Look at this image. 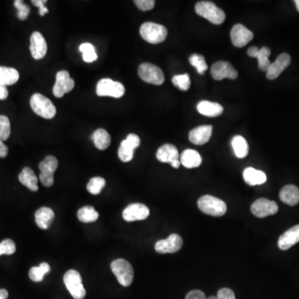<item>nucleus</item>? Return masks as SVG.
Instances as JSON below:
<instances>
[{"mask_svg":"<svg viewBox=\"0 0 299 299\" xmlns=\"http://www.w3.org/2000/svg\"><path fill=\"white\" fill-rule=\"evenodd\" d=\"M196 12L200 17L206 18L213 25H221L225 20L224 12L210 1H200L197 3L196 5Z\"/></svg>","mask_w":299,"mask_h":299,"instance_id":"obj_1","label":"nucleus"},{"mask_svg":"<svg viewBox=\"0 0 299 299\" xmlns=\"http://www.w3.org/2000/svg\"><path fill=\"white\" fill-rule=\"evenodd\" d=\"M140 33L149 44H157L164 42L167 37V29L156 23L145 22L140 28Z\"/></svg>","mask_w":299,"mask_h":299,"instance_id":"obj_2","label":"nucleus"},{"mask_svg":"<svg viewBox=\"0 0 299 299\" xmlns=\"http://www.w3.org/2000/svg\"><path fill=\"white\" fill-rule=\"evenodd\" d=\"M30 106L35 114L42 118H53L57 113V109L51 100L40 93H35L32 96Z\"/></svg>","mask_w":299,"mask_h":299,"instance_id":"obj_3","label":"nucleus"},{"mask_svg":"<svg viewBox=\"0 0 299 299\" xmlns=\"http://www.w3.org/2000/svg\"><path fill=\"white\" fill-rule=\"evenodd\" d=\"M199 209L209 216L220 217L225 215L227 205L224 201L212 196H203L198 200Z\"/></svg>","mask_w":299,"mask_h":299,"instance_id":"obj_4","label":"nucleus"},{"mask_svg":"<svg viewBox=\"0 0 299 299\" xmlns=\"http://www.w3.org/2000/svg\"><path fill=\"white\" fill-rule=\"evenodd\" d=\"M111 268L119 284L123 287L130 286L134 279V270L129 262L123 259H118L112 262Z\"/></svg>","mask_w":299,"mask_h":299,"instance_id":"obj_5","label":"nucleus"},{"mask_svg":"<svg viewBox=\"0 0 299 299\" xmlns=\"http://www.w3.org/2000/svg\"><path fill=\"white\" fill-rule=\"evenodd\" d=\"M63 282L72 297L83 299L86 297V289L82 284L81 274L74 269H70L64 274Z\"/></svg>","mask_w":299,"mask_h":299,"instance_id":"obj_6","label":"nucleus"},{"mask_svg":"<svg viewBox=\"0 0 299 299\" xmlns=\"http://www.w3.org/2000/svg\"><path fill=\"white\" fill-rule=\"evenodd\" d=\"M97 96L121 98L125 94V89L123 84L115 81L110 78H103L97 82Z\"/></svg>","mask_w":299,"mask_h":299,"instance_id":"obj_7","label":"nucleus"},{"mask_svg":"<svg viewBox=\"0 0 299 299\" xmlns=\"http://www.w3.org/2000/svg\"><path fill=\"white\" fill-rule=\"evenodd\" d=\"M139 77L147 83L161 85L165 81V76L159 67L149 62L141 63L138 68Z\"/></svg>","mask_w":299,"mask_h":299,"instance_id":"obj_8","label":"nucleus"},{"mask_svg":"<svg viewBox=\"0 0 299 299\" xmlns=\"http://www.w3.org/2000/svg\"><path fill=\"white\" fill-rule=\"evenodd\" d=\"M58 166V161L55 156H48L39 163V180L44 186L51 187L54 183L53 174Z\"/></svg>","mask_w":299,"mask_h":299,"instance_id":"obj_9","label":"nucleus"},{"mask_svg":"<svg viewBox=\"0 0 299 299\" xmlns=\"http://www.w3.org/2000/svg\"><path fill=\"white\" fill-rule=\"evenodd\" d=\"M75 86V81L71 78L69 72L59 71L56 75V81L53 88V95L57 98H62L66 93H70Z\"/></svg>","mask_w":299,"mask_h":299,"instance_id":"obj_10","label":"nucleus"},{"mask_svg":"<svg viewBox=\"0 0 299 299\" xmlns=\"http://www.w3.org/2000/svg\"><path fill=\"white\" fill-rule=\"evenodd\" d=\"M141 139L136 134H129L121 141L118 149V157L123 162H129L134 156L135 150L140 146Z\"/></svg>","mask_w":299,"mask_h":299,"instance_id":"obj_11","label":"nucleus"},{"mask_svg":"<svg viewBox=\"0 0 299 299\" xmlns=\"http://www.w3.org/2000/svg\"><path fill=\"white\" fill-rule=\"evenodd\" d=\"M251 212L258 218H264L277 213L279 206L277 203L266 198H260L251 205Z\"/></svg>","mask_w":299,"mask_h":299,"instance_id":"obj_12","label":"nucleus"},{"mask_svg":"<svg viewBox=\"0 0 299 299\" xmlns=\"http://www.w3.org/2000/svg\"><path fill=\"white\" fill-rule=\"evenodd\" d=\"M182 246V238L179 234L173 233L165 240L157 241L155 245V249L159 253H173L181 250Z\"/></svg>","mask_w":299,"mask_h":299,"instance_id":"obj_13","label":"nucleus"},{"mask_svg":"<svg viewBox=\"0 0 299 299\" xmlns=\"http://www.w3.org/2000/svg\"><path fill=\"white\" fill-rule=\"evenodd\" d=\"M212 77L213 79L220 80L229 78L236 79L238 77V72L229 62L220 61L213 64L210 69Z\"/></svg>","mask_w":299,"mask_h":299,"instance_id":"obj_14","label":"nucleus"},{"mask_svg":"<svg viewBox=\"0 0 299 299\" xmlns=\"http://www.w3.org/2000/svg\"><path fill=\"white\" fill-rule=\"evenodd\" d=\"M149 216V208L141 203L131 204L124 209L122 213V217L127 222L145 220Z\"/></svg>","mask_w":299,"mask_h":299,"instance_id":"obj_15","label":"nucleus"},{"mask_svg":"<svg viewBox=\"0 0 299 299\" xmlns=\"http://www.w3.org/2000/svg\"><path fill=\"white\" fill-rule=\"evenodd\" d=\"M232 44L237 48L246 46L253 38V32L247 29L244 25L238 24L232 28L230 32Z\"/></svg>","mask_w":299,"mask_h":299,"instance_id":"obj_16","label":"nucleus"},{"mask_svg":"<svg viewBox=\"0 0 299 299\" xmlns=\"http://www.w3.org/2000/svg\"><path fill=\"white\" fill-rule=\"evenodd\" d=\"M30 53L32 57L36 60H40L46 56L48 52V45L46 40L42 33L34 32L30 37Z\"/></svg>","mask_w":299,"mask_h":299,"instance_id":"obj_17","label":"nucleus"},{"mask_svg":"<svg viewBox=\"0 0 299 299\" xmlns=\"http://www.w3.org/2000/svg\"><path fill=\"white\" fill-rule=\"evenodd\" d=\"M290 62V55L286 53H282L273 63H271L269 69L267 71V77L270 80L276 79L289 66Z\"/></svg>","mask_w":299,"mask_h":299,"instance_id":"obj_18","label":"nucleus"},{"mask_svg":"<svg viewBox=\"0 0 299 299\" xmlns=\"http://www.w3.org/2000/svg\"><path fill=\"white\" fill-rule=\"evenodd\" d=\"M212 132V125H200L198 127L194 128L189 133V141L195 145H204L209 141Z\"/></svg>","mask_w":299,"mask_h":299,"instance_id":"obj_19","label":"nucleus"},{"mask_svg":"<svg viewBox=\"0 0 299 299\" xmlns=\"http://www.w3.org/2000/svg\"><path fill=\"white\" fill-rule=\"evenodd\" d=\"M299 242V224L288 229L279 239L277 245L281 250H288Z\"/></svg>","mask_w":299,"mask_h":299,"instance_id":"obj_20","label":"nucleus"},{"mask_svg":"<svg viewBox=\"0 0 299 299\" xmlns=\"http://www.w3.org/2000/svg\"><path fill=\"white\" fill-rule=\"evenodd\" d=\"M178 150L172 144H165L159 148L156 152V158L162 163H170L172 161L179 160Z\"/></svg>","mask_w":299,"mask_h":299,"instance_id":"obj_21","label":"nucleus"},{"mask_svg":"<svg viewBox=\"0 0 299 299\" xmlns=\"http://www.w3.org/2000/svg\"><path fill=\"white\" fill-rule=\"evenodd\" d=\"M54 212L49 207H42L35 213V221L40 229H48L54 220Z\"/></svg>","mask_w":299,"mask_h":299,"instance_id":"obj_22","label":"nucleus"},{"mask_svg":"<svg viewBox=\"0 0 299 299\" xmlns=\"http://www.w3.org/2000/svg\"><path fill=\"white\" fill-rule=\"evenodd\" d=\"M197 111L199 113L205 117H216L222 114L224 108L217 102L201 101L197 105Z\"/></svg>","mask_w":299,"mask_h":299,"instance_id":"obj_23","label":"nucleus"},{"mask_svg":"<svg viewBox=\"0 0 299 299\" xmlns=\"http://www.w3.org/2000/svg\"><path fill=\"white\" fill-rule=\"evenodd\" d=\"M243 176H244V181L251 186L263 185L267 181L266 174L264 172L253 167L246 168L244 169Z\"/></svg>","mask_w":299,"mask_h":299,"instance_id":"obj_24","label":"nucleus"},{"mask_svg":"<svg viewBox=\"0 0 299 299\" xmlns=\"http://www.w3.org/2000/svg\"><path fill=\"white\" fill-rule=\"evenodd\" d=\"M280 200L286 205L294 206L299 202V189L296 185H288L281 189Z\"/></svg>","mask_w":299,"mask_h":299,"instance_id":"obj_25","label":"nucleus"},{"mask_svg":"<svg viewBox=\"0 0 299 299\" xmlns=\"http://www.w3.org/2000/svg\"><path fill=\"white\" fill-rule=\"evenodd\" d=\"M180 159H181V165L189 169L198 167L202 162V158L200 153L191 149L184 151Z\"/></svg>","mask_w":299,"mask_h":299,"instance_id":"obj_26","label":"nucleus"},{"mask_svg":"<svg viewBox=\"0 0 299 299\" xmlns=\"http://www.w3.org/2000/svg\"><path fill=\"white\" fill-rule=\"evenodd\" d=\"M18 180L22 185L26 186L31 191L36 192L38 190L37 186V177L31 168L25 167L18 176Z\"/></svg>","mask_w":299,"mask_h":299,"instance_id":"obj_27","label":"nucleus"},{"mask_svg":"<svg viewBox=\"0 0 299 299\" xmlns=\"http://www.w3.org/2000/svg\"><path fill=\"white\" fill-rule=\"evenodd\" d=\"M19 79L18 70L13 68L0 66V84L3 86H10Z\"/></svg>","mask_w":299,"mask_h":299,"instance_id":"obj_28","label":"nucleus"},{"mask_svg":"<svg viewBox=\"0 0 299 299\" xmlns=\"http://www.w3.org/2000/svg\"><path fill=\"white\" fill-rule=\"evenodd\" d=\"M92 140L94 142L95 146L101 151L108 149L111 145L110 135L104 129H97L95 131L92 136Z\"/></svg>","mask_w":299,"mask_h":299,"instance_id":"obj_29","label":"nucleus"},{"mask_svg":"<svg viewBox=\"0 0 299 299\" xmlns=\"http://www.w3.org/2000/svg\"><path fill=\"white\" fill-rule=\"evenodd\" d=\"M234 154L238 158H244L249 153V145L246 140L242 136H236L231 141Z\"/></svg>","mask_w":299,"mask_h":299,"instance_id":"obj_30","label":"nucleus"},{"mask_svg":"<svg viewBox=\"0 0 299 299\" xmlns=\"http://www.w3.org/2000/svg\"><path fill=\"white\" fill-rule=\"evenodd\" d=\"M77 218L82 223H93L99 218V213L96 211L94 207L84 206L77 212Z\"/></svg>","mask_w":299,"mask_h":299,"instance_id":"obj_31","label":"nucleus"},{"mask_svg":"<svg viewBox=\"0 0 299 299\" xmlns=\"http://www.w3.org/2000/svg\"><path fill=\"white\" fill-rule=\"evenodd\" d=\"M50 270V265L48 263H42L39 266L33 267L29 270V277L32 281L39 283L44 280V275L49 273Z\"/></svg>","mask_w":299,"mask_h":299,"instance_id":"obj_32","label":"nucleus"},{"mask_svg":"<svg viewBox=\"0 0 299 299\" xmlns=\"http://www.w3.org/2000/svg\"><path fill=\"white\" fill-rule=\"evenodd\" d=\"M271 54V50L268 47H263L258 52L255 58L259 62V69L263 72H267L271 65L269 61V56Z\"/></svg>","mask_w":299,"mask_h":299,"instance_id":"obj_33","label":"nucleus"},{"mask_svg":"<svg viewBox=\"0 0 299 299\" xmlns=\"http://www.w3.org/2000/svg\"><path fill=\"white\" fill-rule=\"evenodd\" d=\"M79 51L82 53L84 62H93L97 59V54L96 53L95 47L90 42L81 44L79 47Z\"/></svg>","mask_w":299,"mask_h":299,"instance_id":"obj_34","label":"nucleus"},{"mask_svg":"<svg viewBox=\"0 0 299 299\" xmlns=\"http://www.w3.org/2000/svg\"><path fill=\"white\" fill-rule=\"evenodd\" d=\"M105 185H106V180L102 177L97 176V177L91 179L87 185V189L89 193L97 196L101 193V189H103Z\"/></svg>","mask_w":299,"mask_h":299,"instance_id":"obj_35","label":"nucleus"},{"mask_svg":"<svg viewBox=\"0 0 299 299\" xmlns=\"http://www.w3.org/2000/svg\"><path fill=\"white\" fill-rule=\"evenodd\" d=\"M189 63L196 68V70H197V72L200 74H204L206 72L207 69H208V66H207L205 57H203L202 55H200V54H197V53L192 54L189 57Z\"/></svg>","mask_w":299,"mask_h":299,"instance_id":"obj_36","label":"nucleus"},{"mask_svg":"<svg viewBox=\"0 0 299 299\" xmlns=\"http://www.w3.org/2000/svg\"><path fill=\"white\" fill-rule=\"evenodd\" d=\"M172 83L174 84V86L179 88L181 91H188L190 88V78H189V75L185 73V74L176 75L172 77Z\"/></svg>","mask_w":299,"mask_h":299,"instance_id":"obj_37","label":"nucleus"},{"mask_svg":"<svg viewBox=\"0 0 299 299\" xmlns=\"http://www.w3.org/2000/svg\"><path fill=\"white\" fill-rule=\"evenodd\" d=\"M11 132L10 121L6 116H0V141H6Z\"/></svg>","mask_w":299,"mask_h":299,"instance_id":"obj_38","label":"nucleus"},{"mask_svg":"<svg viewBox=\"0 0 299 299\" xmlns=\"http://www.w3.org/2000/svg\"><path fill=\"white\" fill-rule=\"evenodd\" d=\"M15 251L16 245L13 240L6 239L0 243V256L3 255V254L11 255L13 253H15Z\"/></svg>","mask_w":299,"mask_h":299,"instance_id":"obj_39","label":"nucleus"},{"mask_svg":"<svg viewBox=\"0 0 299 299\" xmlns=\"http://www.w3.org/2000/svg\"><path fill=\"white\" fill-rule=\"evenodd\" d=\"M14 6L18 9V18L20 20L24 21L29 18V13H30V8L29 5H25L22 0H15Z\"/></svg>","mask_w":299,"mask_h":299,"instance_id":"obj_40","label":"nucleus"},{"mask_svg":"<svg viewBox=\"0 0 299 299\" xmlns=\"http://www.w3.org/2000/svg\"><path fill=\"white\" fill-rule=\"evenodd\" d=\"M134 3L137 8L142 11L152 10L156 5V1L154 0H135Z\"/></svg>","mask_w":299,"mask_h":299,"instance_id":"obj_41","label":"nucleus"},{"mask_svg":"<svg viewBox=\"0 0 299 299\" xmlns=\"http://www.w3.org/2000/svg\"><path fill=\"white\" fill-rule=\"evenodd\" d=\"M218 299H236V295L229 288H221L217 295Z\"/></svg>","mask_w":299,"mask_h":299,"instance_id":"obj_42","label":"nucleus"},{"mask_svg":"<svg viewBox=\"0 0 299 299\" xmlns=\"http://www.w3.org/2000/svg\"><path fill=\"white\" fill-rule=\"evenodd\" d=\"M47 0H33L32 1V4L39 9V14L42 17L49 12V9H47L46 6H45Z\"/></svg>","mask_w":299,"mask_h":299,"instance_id":"obj_43","label":"nucleus"},{"mask_svg":"<svg viewBox=\"0 0 299 299\" xmlns=\"http://www.w3.org/2000/svg\"><path fill=\"white\" fill-rule=\"evenodd\" d=\"M185 299H207V297L202 291L193 290L186 295Z\"/></svg>","mask_w":299,"mask_h":299,"instance_id":"obj_44","label":"nucleus"},{"mask_svg":"<svg viewBox=\"0 0 299 299\" xmlns=\"http://www.w3.org/2000/svg\"><path fill=\"white\" fill-rule=\"evenodd\" d=\"M9 153V148L2 141H0V158H5Z\"/></svg>","mask_w":299,"mask_h":299,"instance_id":"obj_45","label":"nucleus"},{"mask_svg":"<svg viewBox=\"0 0 299 299\" xmlns=\"http://www.w3.org/2000/svg\"><path fill=\"white\" fill-rule=\"evenodd\" d=\"M9 96V92L7 87L3 86L0 84V100H5Z\"/></svg>","mask_w":299,"mask_h":299,"instance_id":"obj_46","label":"nucleus"},{"mask_svg":"<svg viewBox=\"0 0 299 299\" xmlns=\"http://www.w3.org/2000/svg\"><path fill=\"white\" fill-rule=\"evenodd\" d=\"M259 50H260V49H258L257 47H250V48H249V49H248V51H247V53H248V55H249V57H255Z\"/></svg>","mask_w":299,"mask_h":299,"instance_id":"obj_47","label":"nucleus"},{"mask_svg":"<svg viewBox=\"0 0 299 299\" xmlns=\"http://www.w3.org/2000/svg\"><path fill=\"white\" fill-rule=\"evenodd\" d=\"M9 297V293L6 289L0 288V299H7Z\"/></svg>","mask_w":299,"mask_h":299,"instance_id":"obj_48","label":"nucleus"},{"mask_svg":"<svg viewBox=\"0 0 299 299\" xmlns=\"http://www.w3.org/2000/svg\"><path fill=\"white\" fill-rule=\"evenodd\" d=\"M170 165H172V167L178 169L180 167V165H181V161H179V160H176V161H172L170 163Z\"/></svg>","mask_w":299,"mask_h":299,"instance_id":"obj_49","label":"nucleus"},{"mask_svg":"<svg viewBox=\"0 0 299 299\" xmlns=\"http://www.w3.org/2000/svg\"><path fill=\"white\" fill-rule=\"evenodd\" d=\"M294 3L296 7H297V11L299 12V0H295Z\"/></svg>","mask_w":299,"mask_h":299,"instance_id":"obj_50","label":"nucleus"},{"mask_svg":"<svg viewBox=\"0 0 299 299\" xmlns=\"http://www.w3.org/2000/svg\"><path fill=\"white\" fill-rule=\"evenodd\" d=\"M207 299H218V297H216V296H210V297H208Z\"/></svg>","mask_w":299,"mask_h":299,"instance_id":"obj_51","label":"nucleus"}]
</instances>
